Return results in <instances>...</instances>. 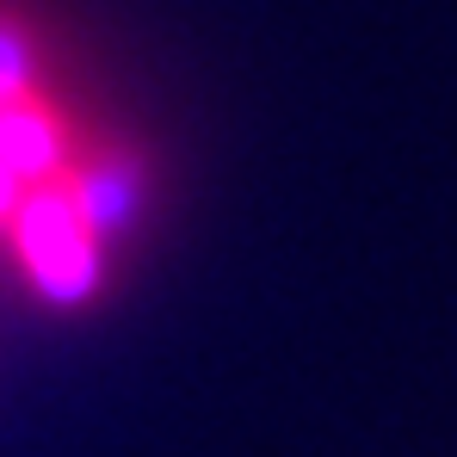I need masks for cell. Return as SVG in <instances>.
I'll return each instance as SVG.
<instances>
[{"label":"cell","mask_w":457,"mask_h":457,"mask_svg":"<svg viewBox=\"0 0 457 457\" xmlns=\"http://www.w3.org/2000/svg\"><path fill=\"white\" fill-rule=\"evenodd\" d=\"M12 198H19V179H12V167H6V161H0V217H6V211H12Z\"/></svg>","instance_id":"5"},{"label":"cell","mask_w":457,"mask_h":457,"mask_svg":"<svg viewBox=\"0 0 457 457\" xmlns=\"http://www.w3.org/2000/svg\"><path fill=\"white\" fill-rule=\"evenodd\" d=\"M62 186H69L80 223L93 228V235L124 228L130 217H137V204H143V173H137V161H124V154L87 161V167H80V179H62Z\"/></svg>","instance_id":"2"},{"label":"cell","mask_w":457,"mask_h":457,"mask_svg":"<svg viewBox=\"0 0 457 457\" xmlns=\"http://www.w3.org/2000/svg\"><path fill=\"white\" fill-rule=\"evenodd\" d=\"M0 161L12 167V179H50L62 161V137L50 124V112L31 105L25 93L0 99Z\"/></svg>","instance_id":"3"},{"label":"cell","mask_w":457,"mask_h":457,"mask_svg":"<svg viewBox=\"0 0 457 457\" xmlns=\"http://www.w3.org/2000/svg\"><path fill=\"white\" fill-rule=\"evenodd\" d=\"M25 75H31V44L19 37V25L0 19V99L25 93Z\"/></svg>","instance_id":"4"},{"label":"cell","mask_w":457,"mask_h":457,"mask_svg":"<svg viewBox=\"0 0 457 457\" xmlns=\"http://www.w3.org/2000/svg\"><path fill=\"white\" fill-rule=\"evenodd\" d=\"M12 223H19V247H25L31 278L56 303H75V297L93 291V278H99V266H93V228L80 223V211H75V198H69L62 179H44L12 211Z\"/></svg>","instance_id":"1"}]
</instances>
